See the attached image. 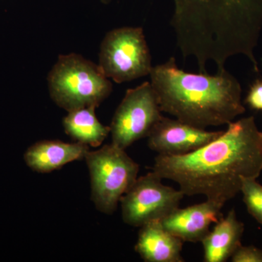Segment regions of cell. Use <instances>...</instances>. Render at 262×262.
<instances>
[{"mask_svg":"<svg viewBox=\"0 0 262 262\" xmlns=\"http://www.w3.org/2000/svg\"><path fill=\"white\" fill-rule=\"evenodd\" d=\"M136 252L146 262H182L183 241L168 232L161 221L153 220L140 227Z\"/></svg>","mask_w":262,"mask_h":262,"instance_id":"obj_12","label":"cell"},{"mask_svg":"<svg viewBox=\"0 0 262 262\" xmlns=\"http://www.w3.org/2000/svg\"><path fill=\"white\" fill-rule=\"evenodd\" d=\"M224 204L206 199L200 204L177 208L161 220L162 225L168 232L183 242H201L209 233L211 224L220 220Z\"/></svg>","mask_w":262,"mask_h":262,"instance_id":"obj_10","label":"cell"},{"mask_svg":"<svg viewBox=\"0 0 262 262\" xmlns=\"http://www.w3.org/2000/svg\"><path fill=\"white\" fill-rule=\"evenodd\" d=\"M112 143L89 151L85 159L91 181V198L98 211L113 214L122 196L138 179L139 164Z\"/></svg>","mask_w":262,"mask_h":262,"instance_id":"obj_5","label":"cell"},{"mask_svg":"<svg viewBox=\"0 0 262 262\" xmlns=\"http://www.w3.org/2000/svg\"><path fill=\"white\" fill-rule=\"evenodd\" d=\"M89 151V146L78 142L41 141L27 150L24 160L34 171L51 173L67 164L84 159Z\"/></svg>","mask_w":262,"mask_h":262,"instance_id":"obj_11","label":"cell"},{"mask_svg":"<svg viewBox=\"0 0 262 262\" xmlns=\"http://www.w3.org/2000/svg\"><path fill=\"white\" fill-rule=\"evenodd\" d=\"M222 132L206 130L177 118L163 117L148 136V146L158 155H186L214 140Z\"/></svg>","mask_w":262,"mask_h":262,"instance_id":"obj_9","label":"cell"},{"mask_svg":"<svg viewBox=\"0 0 262 262\" xmlns=\"http://www.w3.org/2000/svg\"><path fill=\"white\" fill-rule=\"evenodd\" d=\"M233 262H262V250L253 246L241 245L231 257Z\"/></svg>","mask_w":262,"mask_h":262,"instance_id":"obj_16","label":"cell"},{"mask_svg":"<svg viewBox=\"0 0 262 262\" xmlns=\"http://www.w3.org/2000/svg\"><path fill=\"white\" fill-rule=\"evenodd\" d=\"M149 75L161 111L193 126L228 125L246 112L241 84L225 69L213 75L188 73L171 57Z\"/></svg>","mask_w":262,"mask_h":262,"instance_id":"obj_3","label":"cell"},{"mask_svg":"<svg viewBox=\"0 0 262 262\" xmlns=\"http://www.w3.org/2000/svg\"><path fill=\"white\" fill-rule=\"evenodd\" d=\"M95 110L85 107L69 112L63 118V126L66 134L76 142L98 147L110 134V127L98 120Z\"/></svg>","mask_w":262,"mask_h":262,"instance_id":"obj_14","label":"cell"},{"mask_svg":"<svg viewBox=\"0 0 262 262\" xmlns=\"http://www.w3.org/2000/svg\"><path fill=\"white\" fill-rule=\"evenodd\" d=\"M53 101L66 111L98 107L113 91L99 66L75 53L61 55L48 76Z\"/></svg>","mask_w":262,"mask_h":262,"instance_id":"obj_4","label":"cell"},{"mask_svg":"<svg viewBox=\"0 0 262 262\" xmlns=\"http://www.w3.org/2000/svg\"><path fill=\"white\" fill-rule=\"evenodd\" d=\"M244 225L237 220L234 209L222 217L213 230L201 241L206 262H225L241 246Z\"/></svg>","mask_w":262,"mask_h":262,"instance_id":"obj_13","label":"cell"},{"mask_svg":"<svg viewBox=\"0 0 262 262\" xmlns=\"http://www.w3.org/2000/svg\"><path fill=\"white\" fill-rule=\"evenodd\" d=\"M163 179L150 172L136 179L120 200L122 220L140 227L153 220H161L179 208L184 193L164 185Z\"/></svg>","mask_w":262,"mask_h":262,"instance_id":"obj_8","label":"cell"},{"mask_svg":"<svg viewBox=\"0 0 262 262\" xmlns=\"http://www.w3.org/2000/svg\"><path fill=\"white\" fill-rule=\"evenodd\" d=\"M162 113L150 82L127 90L110 125L112 143L125 149L136 141L148 137L163 117Z\"/></svg>","mask_w":262,"mask_h":262,"instance_id":"obj_7","label":"cell"},{"mask_svg":"<svg viewBox=\"0 0 262 262\" xmlns=\"http://www.w3.org/2000/svg\"><path fill=\"white\" fill-rule=\"evenodd\" d=\"M219 137L183 155H158L152 170L179 184L184 195H204L225 205L241 192L243 178L262 172V132L254 117L228 124Z\"/></svg>","mask_w":262,"mask_h":262,"instance_id":"obj_1","label":"cell"},{"mask_svg":"<svg viewBox=\"0 0 262 262\" xmlns=\"http://www.w3.org/2000/svg\"><path fill=\"white\" fill-rule=\"evenodd\" d=\"M171 26L184 57L224 63L259 35L262 0H173Z\"/></svg>","mask_w":262,"mask_h":262,"instance_id":"obj_2","label":"cell"},{"mask_svg":"<svg viewBox=\"0 0 262 262\" xmlns=\"http://www.w3.org/2000/svg\"><path fill=\"white\" fill-rule=\"evenodd\" d=\"M98 66L117 83L149 75L153 67L143 29L122 27L108 32L101 42Z\"/></svg>","mask_w":262,"mask_h":262,"instance_id":"obj_6","label":"cell"},{"mask_svg":"<svg viewBox=\"0 0 262 262\" xmlns=\"http://www.w3.org/2000/svg\"><path fill=\"white\" fill-rule=\"evenodd\" d=\"M241 192L248 211L262 225V185L256 179L243 178Z\"/></svg>","mask_w":262,"mask_h":262,"instance_id":"obj_15","label":"cell"},{"mask_svg":"<svg viewBox=\"0 0 262 262\" xmlns=\"http://www.w3.org/2000/svg\"><path fill=\"white\" fill-rule=\"evenodd\" d=\"M246 103L253 110L262 111V81L257 80L251 86Z\"/></svg>","mask_w":262,"mask_h":262,"instance_id":"obj_17","label":"cell"}]
</instances>
